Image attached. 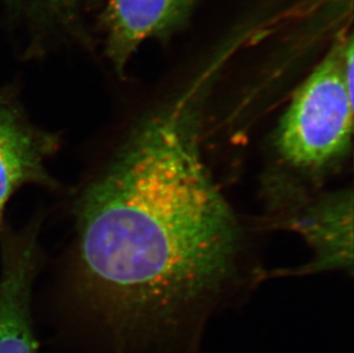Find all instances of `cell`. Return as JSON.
<instances>
[{
	"label": "cell",
	"instance_id": "cell-1",
	"mask_svg": "<svg viewBox=\"0 0 354 353\" xmlns=\"http://www.w3.org/2000/svg\"><path fill=\"white\" fill-rule=\"evenodd\" d=\"M204 98L145 113L78 201L80 269L116 353H202L211 320L261 281L203 159Z\"/></svg>",
	"mask_w": 354,
	"mask_h": 353
},
{
	"label": "cell",
	"instance_id": "cell-2",
	"mask_svg": "<svg viewBox=\"0 0 354 353\" xmlns=\"http://www.w3.org/2000/svg\"><path fill=\"white\" fill-rule=\"evenodd\" d=\"M353 51L352 38L336 44L298 87L277 124L275 152L298 174H327L351 152Z\"/></svg>",
	"mask_w": 354,
	"mask_h": 353
},
{
	"label": "cell",
	"instance_id": "cell-3",
	"mask_svg": "<svg viewBox=\"0 0 354 353\" xmlns=\"http://www.w3.org/2000/svg\"><path fill=\"white\" fill-rule=\"evenodd\" d=\"M271 218L275 226L301 234L313 250V260L286 275L320 272L353 273V194L341 190L317 195L291 190L288 183L270 186Z\"/></svg>",
	"mask_w": 354,
	"mask_h": 353
},
{
	"label": "cell",
	"instance_id": "cell-4",
	"mask_svg": "<svg viewBox=\"0 0 354 353\" xmlns=\"http://www.w3.org/2000/svg\"><path fill=\"white\" fill-rule=\"evenodd\" d=\"M57 147L55 134L35 127L13 98L0 91V224L7 201L19 187H55L46 162Z\"/></svg>",
	"mask_w": 354,
	"mask_h": 353
},
{
	"label": "cell",
	"instance_id": "cell-5",
	"mask_svg": "<svg viewBox=\"0 0 354 353\" xmlns=\"http://www.w3.org/2000/svg\"><path fill=\"white\" fill-rule=\"evenodd\" d=\"M37 256L34 232L3 242L0 353H38L30 318L31 287Z\"/></svg>",
	"mask_w": 354,
	"mask_h": 353
},
{
	"label": "cell",
	"instance_id": "cell-6",
	"mask_svg": "<svg viewBox=\"0 0 354 353\" xmlns=\"http://www.w3.org/2000/svg\"><path fill=\"white\" fill-rule=\"evenodd\" d=\"M194 0H108L107 55L123 75L127 61L145 40L170 30Z\"/></svg>",
	"mask_w": 354,
	"mask_h": 353
},
{
	"label": "cell",
	"instance_id": "cell-7",
	"mask_svg": "<svg viewBox=\"0 0 354 353\" xmlns=\"http://www.w3.org/2000/svg\"><path fill=\"white\" fill-rule=\"evenodd\" d=\"M44 1H47V3H57V5H64V3H71L73 0H44Z\"/></svg>",
	"mask_w": 354,
	"mask_h": 353
}]
</instances>
